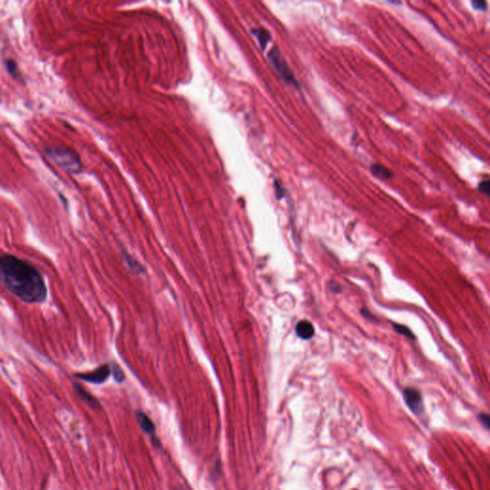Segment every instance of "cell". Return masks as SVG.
<instances>
[{
	"label": "cell",
	"instance_id": "6da1fadb",
	"mask_svg": "<svg viewBox=\"0 0 490 490\" xmlns=\"http://www.w3.org/2000/svg\"><path fill=\"white\" fill-rule=\"evenodd\" d=\"M0 281L24 303H41L46 300V285L42 275L30 263L14 255L0 256Z\"/></svg>",
	"mask_w": 490,
	"mask_h": 490
},
{
	"label": "cell",
	"instance_id": "7a4b0ae2",
	"mask_svg": "<svg viewBox=\"0 0 490 490\" xmlns=\"http://www.w3.org/2000/svg\"><path fill=\"white\" fill-rule=\"evenodd\" d=\"M46 154L55 163L65 171H69L71 173H78L82 171L81 159L71 148L50 147L46 148Z\"/></svg>",
	"mask_w": 490,
	"mask_h": 490
},
{
	"label": "cell",
	"instance_id": "3957f363",
	"mask_svg": "<svg viewBox=\"0 0 490 490\" xmlns=\"http://www.w3.org/2000/svg\"><path fill=\"white\" fill-rule=\"evenodd\" d=\"M268 60L272 64L275 70L279 73L281 79L290 86H295L296 88L300 87V84L297 81L294 73L289 67L288 62L280 53L278 47H273L268 53Z\"/></svg>",
	"mask_w": 490,
	"mask_h": 490
},
{
	"label": "cell",
	"instance_id": "277c9868",
	"mask_svg": "<svg viewBox=\"0 0 490 490\" xmlns=\"http://www.w3.org/2000/svg\"><path fill=\"white\" fill-rule=\"evenodd\" d=\"M110 374H111L110 367L109 365H104L97 368L96 370H94L93 372L86 373V374H75V376L78 377L79 379H82L89 383L102 384L104 382L108 380Z\"/></svg>",
	"mask_w": 490,
	"mask_h": 490
},
{
	"label": "cell",
	"instance_id": "5b68a950",
	"mask_svg": "<svg viewBox=\"0 0 490 490\" xmlns=\"http://www.w3.org/2000/svg\"><path fill=\"white\" fill-rule=\"evenodd\" d=\"M405 402L411 411L420 414L422 411V400L420 392L415 388H406L403 392Z\"/></svg>",
	"mask_w": 490,
	"mask_h": 490
},
{
	"label": "cell",
	"instance_id": "8992f818",
	"mask_svg": "<svg viewBox=\"0 0 490 490\" xmlns=\"http://www.w3.org/2000/svg\"><path fill=\"white\" fill-rule=\"evenodd\" d=\"M314 332L315 329L310 321L302 320L296 326V333L303 340L312 339L314 336Z\"/></svg>",
	"mask_w": 490,
	"mask_h": 490
},
{
	"label": "cell",
	"instance_id": "52a82bcc",
	"mask_svg": "<svg viewBox=\"0 0 490 490\" xmlns=\"http://www.w3.org/2000/svg\"><path fill=\"white\" fill-rule=\"evenodd\" d=\"M136 418H137L141 429L146 434H148L149 436H151L152 439H154V436H156V426L148 416L144 412H138L136 414Z\"/></svg>",
	"mask_w": 490,
	"mask_h": 490
},
{
	"label": "cell",
	"instance_id": "ba28073f",
	"mask_svg": "<svg viewBox=\"0 0 490 490\" xmlns=\"http://www.w3.org/2000/svg\"><path fill=\"white\" fill-rule=\"evenodd\" d=\"M74 390H75L76 395H77L83 401H85L86 403L89 405L91 408H93V409L100 408V404H99V402L97 401V399L94 398L90 394H88L83 387H81L78 384H74Z\"/></svg>",
	"mask_w": 490,
	"mask_h": 490
},
{
	"label": "cell",
	"instance_id": "9c48e42d",
	"mask_svg": "<svg viewBox=\"0 0 490 490\" xmlns=\"http://www.w3.org/2000/svg\"><path fill=\"white\" fill-rule=\"evenodd\" d=\"M252 33L257 38V41H259L260 45L262 46L263 49H265V47L267 46L268 42L271 40L270 32L267 31L266 29H264V28L253 29Z\"/></svg>",
	"mask_w": 490,
	"mask_h": 490
},
{
	"label": "cell",
	"instance_id": "30bf717a",
	"mask_svg": "<svg viewBox=\"0 0 490 490\" xmlns=\"http://www.w3.org/2000/svg\"><path fill=\"white\" fill-rule=\"evenodd\" d=\"M371 171L375 177L380 179H390L393 177V172L388 168L382 166L380 164H373L371 167Z\"/></svg>",
	"mask_w": 490,
	"mask_h": 490
},
{
	"label": "cell",
	"instance_id": "8fae6325",
	"mask_svg": "<svg viewBox=\"0 0 490 490\" xmlns=\"http://www.w3.org/2000/svg\"><path fill=\"white\" fill-rule=\"evenodd\" d=\"M123 259L125 261V264L128 266V268L134 273H138V274H141V273L144 272L145 269L144 267L141 265L140 263H138L134 257H132L128 253L126 252H124L123 254Z\"/></svg>",
	"mask_w": 490,
	"mask_h": 490
},
{
	"label": "cell",
	"instance_id": "7c38bea8",
	"mask_svg": "<svg viewBox=\"0 0 490 490\" xmlns=\"http://www.w3.org/2000/svg\"><path fill=\"white\" fill-rule=\"evenodd\" d=\"M110 372L112 374V376L114 377V379L116 380L117 382H123L125 380V376L123 370L121 369L120 366L117 365V364H112L111 367H110Z\"/></svg>",
	"mask_w": 490,
	"mask_h": 490
},
{
	"label": "cell",
	"instance_id": "4fadbf2b",
	"mask_svg": "<svg viewBox=\"0 0 490 490\" xmlns=\"http://www.w3.org/2000/svg\"><path fill=\"white\" fill-rule=\"evenodd\" d=\"M394 329L397 331V333L404 335L407 338H410V339H412V340L416 339V336H415L412 331H411V329H410L409 327H406V326L395 324V325H394Z\"/></svg>",
	"mask_w": 490,
	"mask_h": 490
},
{
	"label": "cell",
	"instance_id": "5bb4252c",
	"mask_svg": "<svg viewBox=\"0 0 490 490\" xmlns=\"http://www.w3.org/2000/svg\"><path fill=\"white\" fill-rule=\"evenodd\" d=\"M6 67H7V70H8L9 73L11 75H13L15 78L18 76V70H17V66H16V63H15V61L13 60H8L6 61Z\"/></svg>",
	"mask_w": 490,
	"mask_h": 490
},
{
	"label": "cell",
	"instance_id": "9a60e30c",
	"mask_svg": "<svg viewBox=\"0 0 490 490\" xmlns=\"http://www.w3.org/2000/svg\"><path fill=\"white\" fill-rule=\"evenodd\" d=\"M479 191L482 192L483 194H485L486 195H489L490 182L487 179H486V180H482V182H480V184H479Z\"/></svg>",
	"mask_w": 490,
	"mask_h": 490
},
{
	"label": "cell",
	"instance_id": "2e32d148",
	"mask_svg": "<svg viewBox=\"0 0 490 490\" xmlns=\"http://www.w3.org/2000/svg\"><path fill=\"white\" fill-rule=\"evenodd\" d=\"M274 187H275V192H276V195H277V198L278 199H281L285 195V190L282 186L280 185V183H279V181L275 180L274 182Z\"/></svg>",
	"mask_w": 490,
	"mask_h": 490
},
{
	"label": "cell",
	"instance_id": "e0dca14e",
	"mask_svg": "<svg viewBox=\"0 0 490 490\" xmlns=\"http://www.w3.org/2000/svg\"><path fill=\"white\" fill-rule=\"evenodd\" d=\"M472 6L476 10L482 11V10L486 9V2L482 1V0H475V1H472Z\"/></svg>",
	"mask_w": 490,
	"mask_h": 490
},
{
	"label": "cell",
	"instance_id": "ac0fdd59",
	"mask_svg": "<svg viewBox=\"0 0 490 490\" xmlns=\"http://www.w3.org/2000/svg\"><path fill=\"white\" fill-rule=\"evenodd\" d=\"M329 288H330V289H331V290H332L334 293H340V292L342 291V288H341V287H340V286H339L337 282H335V281H330V283H329Z\"/></svg>",
	"mask_w": 490,
	"mask_h": 490
},
{
	"label": "cell",
	"instance_id": "d6986e66",
	"mask_svg": "<svg viewBox=\"0 0 490 490\" xmlns=\"http://www.w3.org/2000/svg\"><path fill=\"white\" fill-rule=\"evenodd\" d=\"M361 313H362V315H363L365 318H367V319L371 320V321H373V322H375V321H376V319H375V317H374V315H372V314L370 313V312H369L368 310L363 308V310L361 311Z\"/></svg>",
	"mask_w": 490,
	"mask_h": 490
},
{
	"label": "cell",
	"instance_id": "ffe728a7",
	"mask_svg": "<svg viewBox=\"0 0 490 490\" xmlns=\"http://www.w3.org/2000/svg\"><path fill=\"white\" fill-rule=\"evenodd\" d=\"M480 420H481L482 422H483V423L485 424V426H487V423H488V422H487V421H488V417H487L486 415H484V414H481V415H480Z\"/></svg>",
	"mask_w": 490,
	"mask_h": 490
}]
</instances>
